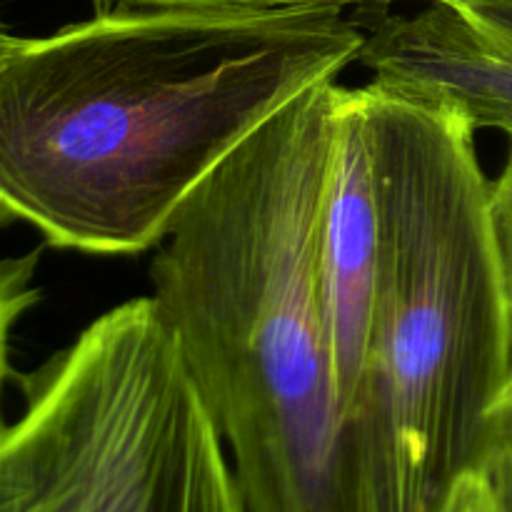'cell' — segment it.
I'll return each mask as SVG.
<instances>
[{"mask_svg":"<svg viewBox=\"0 0 512 512\" xmlns=\"http://www.w3.org/2000/svg\"><path fill=\"white\" fill-rule=\"evenodd\" d=\"M0 512H248L215 420L153 298L95 318L18 378Z\"/></svg>","mask_w":512,"mask_h":512,"instance_id":"277c9868","label":"cell"},{"mask_svg":"<svg viewBox=\"0 0 512 512\" xmlns=\"http://www.w3.org/2000/svg\"><path fill=\"white\" fill-rule=\"evenodd\" d=\"M343 90L315 85L260 125L185 200L150 263V298L248 512H368L320 293Z\"/></svg>","mask_w":512,"mask_h":512,"instance_id":"7a4b0ae2","label":"cell"},{"mask_svg":"<svg viewBox=\"0 0 512 512\" xmlns=\"http://www.w3.org/2000/svg\"><path fill=\"white\" fill-rule=\"evenodd\" d=\"M473 468L485 475L505 508L512 512V378L490 413Z\"/></svg>","mask_w":512,"mask_h":512,"instance_id":"ba28073f","label":"cell"},{"mask_svg":"<svg viewBox=\"0 0 512 512\" xmlns=\"http://www.w3.org/2000/svg\"><path fill=\"white\" fill-rule=\"evenodd\" d=\"M378 250V198L360 88H345L320 243V293L348 433L373 335Z\"/></svg>","mask_w":512,"mask_h":512,"instance_id":"8992f818","label":"cell"},{"mask_svg":"<svg viewBox=\"0 0 512 512\" xmlns=\"http://www.w3.org/2000/svg\"><path fill=\"white\" fill-rule=\"evenodd\" d=\"M440 512H510L483 473L470 468L458 478Z\"/></svg>","mask_w":512,"mask_h":512,"instance_id":"8fae6325","label":"cell"},{"mask_svg":"<svg viewBox=\"0 0 512 512\" xmlns=\"http://www.w3.org/2000/svg\"><path fill=\"white\" fill-rule=\"evenodd\" d=\"M103 8H208V10H373L393 3H430V0H95Z\"/></svg>","mask_w":512,"mask_h":512,"instance_id":"9c48e42d","label":"cell"},{"mask_svg":"<svg viewBox=\"0 0 512 512\" xmlns=\"http://www.w3.org/2000/svg\"><path fill=\"white\" fill-rule=\"evenodd\" d=\"M38 253L20 258H0V435L8 430L3 418V388L13 375L10 368V335L15 323L40 300V288H35Z\"/></svg>","mask_w":512,"mask_h":512,"instance_id":"52a82bcc","label":"cell"},{"mask_svg":"<svg viewBox=\"0 0 512 512\" xmlns=\"http://www.w3.org/2000/svg\"><path fill=\"white\" fill-rule=\"evenodd\" d=\"M490 215H493L495 243H498L500 263H503L505 288L512 310V135H510V155L500 178L490 190Z\"/></svg>","mask_w":512,"mask_h":512,"instance_id":"30bf717a","label":"cell"},{"mask_svg":"<svg viewBox=\"0 0 512 512\" xmlns=\"http://www.w3.org/2000/svg\"><path fill=\"white\" fill-rule=\"evenodd\" d=\"M358 63L373 83L413 103L445 108L480 128L512 135V40L458 0H430L413 13L370 10Z\"/></svg>","mask_w":512,"mask_h":512,"instance_id":"5b68a950","label":"cell"},{"mask_svg":"<svg viewBox=\"0 0 512 512\" xmlns=\"http://www.w3.org/2000/svg\"><path fill=\"white\" fill-rule=\"evenodd\" d=\"M348 10L103 8L0 60V223L140 255L280 108L358 63Z\"/></svg>","mask_w":512,"mask_h":512,"instance_id":"6da1fadb","label":"cell"},{"mask_svg":"<svg viewBox=\"0 0 512 512\" xmlns=\"http://www.w3.org/2000/svg\"><path fill=\"white\" fill-rule=\"evenodd\" d=\"M380 250L350 433L368 512H440L512 378V310L475 128L360 88Z\"/></svg>","mask_w":512,"mask_h":512,"instance_id":"3957f363","label":"cell"},{"mask_svg":"<svg viewBox=\"0 0 512 512\" xmlns=\"http://www.w3.org/2000/svg\"><path fill=\"white\" fill-rule=\"evenodd\" d=\"M480 23L512 40V0H458Z\"/></svg>","mask_w":512,"mask_h":512,"instance_id":"7c38bea8","label":"cell"},{"mask_svg":"<svg viewBox=\"0 0 512 512\" xmlns=\"http://www.w3.org/2000/svg\"><path fill=\"white\" fill-rule=\"evenodd\" d=\"M18 40H20L18 35L8 33V30H5V25L0 23V60H3L5 55L15 48V45H18Z\"/></svg>","mask_w":512,"mask_h":512,"instance_id":"4fadbf2b","label":"cell"}]
</instances>
